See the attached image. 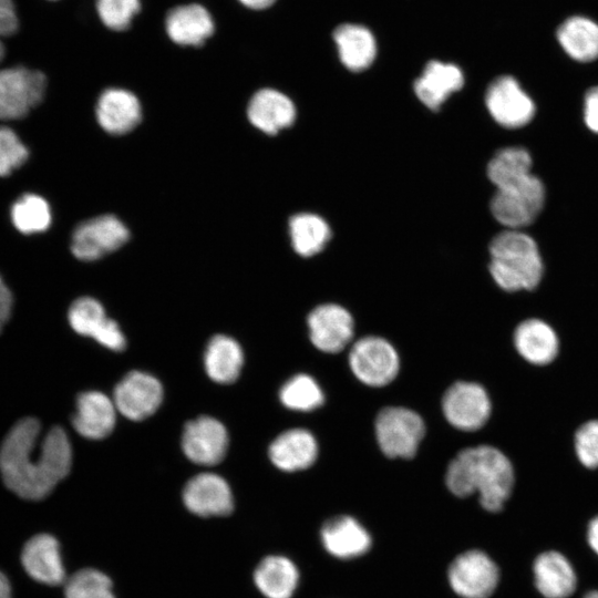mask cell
Returning a JSON list of instances; mask_svg holds the SVG:
<instances>
[{
  "label": "cell",
  "mask_w": 598,
  "mask_h": 598,
  "mask_svg": "<svg viewBox=\"0 0 598 598\" xmlns=\"http://www.w3.org/2000/svg\"><path fill=\"white\" fill-rule=\"evenodd\" d=\"M40 423L32 417L17 422L0 447V473L18 496L38 501L48 496L70 472L72 448L66 433L52 427L34 455Z\"/></svg>",
  "instance_id": "obj_1"
},
{
  "label": "cell",
  "mask_w": 598,
  "mask_h": 598,
  "mask_svg": "<svg viewBox=\"0 0 598 598\" xmlns=\"http://www.w3.org/2000/svg\"><path fill=\"white\" fill-rule=\"evenodd\" d=\"M515 482L509 458L498 448L478 445L462 450L450 463L445 483L455 496L474 493L484 509L501 512L508 501Z\"/></svg>",
  "instance_id": "obj_2"
},
{
  "label": "cell",
  "mask_w": 598,
  "mask_h": 598,
  "mask_svg": "<svg viewBox=\"0 0 598 598\" xmlns=\"http://www.w3.org/2000/svg\"><path fill=\"white\" fill-rule=\"evenodd\" d=\"M489 255V272L503 290H533L539 285L544 265L529 235L518 229L502 231L492 239Z\"/></svg>",
  "instance_id": "obj_3"
},
{
  "label": "cell",
  "mask_w": 598,
  "mask_h": 598,
  "mask_svg": "<svg viewBox=\"0 0 598 598\" xmlns=\"http://www.w3.org/2000/svg\"><path fill=\"white\" fill-rule=\"evenodd\" d=\"M545 186L534 174L526 175L496 188L491 200L495 219L508 229L530 225L545 204Z\"/></svg>",
  "instance_id": "obj_4"
},
{
  "label": "cell",
  "mask_w": 598,
  "mask_h": 598,
  "mask_svg": "<svg viewBox=\"0 0 598 598\" xmlns=\"http://www.w3.org/2000/svg\"><path fill=\"white\" fill-rule=\"evenodd\" d=\"M425 433L422 417L402 406L382 409L375 420V435L381 451L391 458H411Z\"/></svg>",
  "instance_id": "obj_5"
},
{
  "label": "cell",
  "mask_w": 598,
  "mask_h": 598,
  "mask_svg": "<svg viewBox=\"0 0 598 598\" xmlns=\"http://www.w3.org/2000/svg\"><path fill=\"white\" fill-rule=\"evenodd\" d=\"M47 78L25 66L0 69V120H19L43 99Z\"/></svg>",
  "instance_id": "obj_6"
},
{
  "label": "cell",
  "mask_w": 598,
  "mask_h": 598,
  "mask_svg": "<svg viewBox=\"0 0 598 598\" xmlns=\"http://www.w3.org/2000/svg\"><path fill=\"white\" fill-rule=\"evenodd\" d=\"M447 578L452 590L461 598H489L498 586L501 574L486 553L471 549L454 558Z\"/></svg>",
  "instance_id": "obj_7"
},
{
  "label": "cell",
  "mask_w": 598,
  "mask_h": 598,
  "mask_svg": "<svg viewBox=\"0 0 598 598\" xmlns=\"http://www.w3.org/2000/svg\"><path fill=\"white\" fill-rule=\"evenodd\" d=\"M349 363L353 374L370 386L389 384L400 369L394 347L385 339L374 336L364 337L352 346Z\"/></svg>",
  "instance_id": "obj_8"
},
{
  "label": "cell",
  "mask_w": 598,
  "mask_h": 598,
  "mask_svg": "<svg viewBox=\"0 0 598 598\" xmlns=\"http://www.w3.org/2000/svg\"><path fill=\"white\" fill-rule=\"evenodd\" d=\"M128 237V229L116 216L101 215L78 225L71 251L80 260L93 261L118 249Z\"/></svg>",
  "instance_id": "obj_9"
},
{
  "label": "cell",
  "mask_w": 598,
  "mask_h": 598,
  "mask_svg": "<svg viewBox=\"0 0 598 598\" xmlns=\"http://www.w3.org/2000/svg\"><path fill=\"white\" fill-rule=\"evenodd\" d=\"M445 419L462 431H476L489 419L492 404L485 389L474 382L452 384L442 400Z\"/></svg>",
  "instance_id": "obj_10"
},
{
  "label": "cell",
  "mask_w": 598,
  "mask_h": 598,
  "mask_svg": "<svg viewBox=\"0 0 598 598\" xmlns=\"http://www.w3.org/2000/svg\"><path fill=\"white\" fill-rule=\"evenodd\" d=\"M485 104L492 117L506 128L525 126L536 112L534 101L512 75L498 76L489 84Z\"/></svg>",
  "instance_id": "obj_11"
},
{
  "label": "cell",
  "mask_w": 598,
  "mask_h": 598,
  "mask_svg": "<svg viewBox=\"0 0 598 598\" xmlns=\"http://www.w3.org/2000/svg\"><path fill=\"white\" fill-rule=\"evenodd\" d=\"M163 400L161 382L153 375L132 371L115 386L113 402L125 417L142 421L158 409Z\"/></svg>",
  "instance_id": "obj_12"
},
{
  "label": "cell",
  "mask_w": 598,
  "mask_h": 598,
  "mask_svg": "<svg viewBox=\"0 0 598 598\" xmlns=\"http://www.w3.org/2000/svg\"><path fill=\"white\" fill-rule=\"evenodd\" d=\"M182 447L188 460L199 465H216L228 447V433L223 423L210 416H199L186 423Z\"/></svg>",
  "instance_id": "obj_13"
},
{
  "label": "cell",
  "mask_w": 598,
  "mask_h": 598,
  "mask_svg": "<svg viewBox=\"0 0 598 598\" xmlns=\"http://www.w3.org/2000/svg\"><path fill=\"white\" fill-rule=\"evenodd\" d=\"M309 337L320 351L337 353L352 340L354 322L350 312L334 303L321 305L308 316Z\"/></svg>",
  "instance_id": "obj_14"
},
{
  "label": "cell",
  "mask_w": 598,
  "mask_h": 598,
  "mask_svg": "<svg viewBox=\"0 0 598 598\" xmlns=\"http://www.w3.org/2000/svg\"><path fill=\"white\" fill-rule=\"evenodd\" d=\"M186 508L202 517L225 516L234 508V497L228 483L214 473L192 477L183 491Z\"/></svg>",
  "instance_id": "obj_15"
},
{
  "label": "cell",
  "mask_w": 598,
  "mask_h": 598,
  "mask_svg": "<svg viewBox=\"0 0 598 598\" xmlns=\"http://www.w3.org/2000/svg\"><path fill=\"white\" fill-rule=\"evenodd\" d=\"M21 561L35 581L50 586L65 582L60 545L52 535L39 534L30 538L22 549Z\"/></svg>",
  "instance_id": "obj_16"
},
{
  "label": "cell",
  "mask_w": 598,
  "mask_h": 598,
  "mask_svg": "<svg viewBox=\"0 0 598 598\" xmlns=\"http://www.w3.org/2000/svg\"><path fill=\"white\" fill-rule=\"evenodd\" d=\"M534 584L544 598H568L577 588V575L569 559L557 550L540 553L533 563Z\"/></svg>",
  "instance_id": "obj_17"
},
{
  "label": "cell",
  "mask_w": 598,
  "mask_h": 598,
  "mask_svg": "<svg viewBox=\"0 0 598 598\" xmlns=\"http://www.w3.org/2000/svg\"><path fill=\"white\" fill-rule=\"evenodd\" d=\"M324 549L339 559H352L369 551L372 539L355 518L348 515L332 517L320 530Z\"/></svg>",
  "instance_id": "obj_18"
},
{
  "label": "cell",
  "mask_w": 598,
  "mask_h": 598,
  "mask_svg": "<svg viewBox=\"0 0 598 598\" xmlns=\"http://www.w3.org/2000/svg\"><path fill=\"white\" fill-rule=\"evenodd\" d=\"M169 39L179 45H202L215 31L210 12L199 3L174 7L165 18Z\"/></svg>",
  "instance_id": "obj_19"
},
{
  "label": "cell",
  "mask_w": 598,
  "mask_h": 598,
  "mask_svg": "<svg viewBox=\"0 0 598 598\" xmlns=\"http://www.w3.org/2000/svg\"><path fill=\"white\" fill-rule=\"evenodd\" d=\"M116 411L113 400L106 394L99 391L83 392L78 396L72 423L80 435L101 440L113 431Z\"/></svg>",
  "instance_id": "obj_20"
},
{
  "label": "cell",
  "mask_w": 598,
  "mask_h": 598,
  "mask_svg": "<svg viewBox=\"0 0 598 598\" xmlns=\"http://www.w3.org/2000/svg\"><path fill=\"white\" fill-rule=\"evenodd\" d=\"M141 116L140 101L127 90L110 87L97 100V122L110 134L121 135L132 131L140 123Z\"/></svg>",
  "instance_id": "obj_21"
},
{
  "label": "cell",
  "mask_w": 598,
  "mask_h": 598,
  "mask_svg": "<svg viewBox=\"0 0 598 598\" xmlns=\"http://www.w3.org/2000/svg\"><path fill=\"white\" fill-rule=\"evenodd\" d=\"M247 115L254 126L272 135L293 123L296 107L283 93L274 89H262L249 101Z\"/></svg>",
  "instance_id": "obj_22"
},
{
  "label": "cell",
  "mask_w": 598,
  "mask_h": 598,
  "mask_svg": "<svg viewBox=\"0 0 598 598\" xmlns=\"http://www.w3.org/2000/svg\"><path fill=\"white\" fill-rule=\"evenodd\" d=\"M463 84L464 75L456 64L433 60L414 82V92L424 105L436 111Z\"/></svg>",
  "instance_id": "obj_23"
},
{
  "label": "cell",
  "mask_w": 598,
  "mask_h": 598,
  "mask_svg": "<svg viewBox=\"0 0 598 598\" xmlns=\"http://www.w3.org/2000/svg\"><path fill=\"white\" fill-rule=\"evenodd\" d=\"M514 346L523 359L535 365L550 363L559 351V340L553 327L536 318L524 320L516 327Z\"/></svg>",
  "instance_id": "obj_24"
},
{
  "label": "cell",
  "mask_w": 598,
  "mask_h": 598,
  "mask_svg": "<svg viewBox=\"0 0 598 598\" xmlns=\"http://www.w3.org/2000/svg\"><path fill=\"white\" fill-rule=\"evenodd\" d=\"M318 455L315 436L305 429L281 433L269 447V457L279 470L296 472L310 467Z\"/></svg>",
  "instance_id": "obj_25"
},
{
  "label": "cell",
  "mask_w": 598,
  "mask_h": 598,
  "mask_svg": "<svg viewBox=\"0 0 598 598\" xmlns=\"http://www.w3.org/2000/svg\"><path fill=\"white\" fill-rule=\"evenodd\" d=\"M333 40L340 61L353 72L368 69L377 56V41L364 25L343 23L336 28Z\"/></svg>",
  "instance_id": "obj_26"
},
{
  "label": "cell",
  "mask_w": 598,
  "mask_h": 598,
  "mask_svg": "<svg viewBox=\"0 0 598 598\" xmlns=\"http://www.w3.org/2000/svg\"><path fill=\"white\" fill-rule=\"evenodd\" d=\"M254 580L266 598H291L298 587L299 571L289 558L271 555L258 564Z\"/></svg>",
  "instance_id": "obj_27"
},
{
  "label": "cell",
  "mask_w": 598,
  "mask_h": 598,
  "mask_svg": "<svg viewBox=\"0 0 598 598\" xmlns=\"http://www.w3.org/2000/svg\"><path fill=\"white\" fill-rule=\"evenodd\" d=\"M556 38L571 59L584 63L598 59V23L594 20L569 17L557 28Z\"/></svg>",
  "instance_id": "obj_28"
},
{
  "label": "cell",
  "mask_w": 598,
  "mask_h": 598,
  "mask_svg": "<svg viewBox=\"0 0 598 598\" xmlns=\"http://www.w3.org/2000/svg\"><path fill=\"white\" fill-rule=\"evenodd\" d=\"M208 377L218 383L234 382L243 368L244 354L236 340L215 336L208 343L204 355Z\"/></svg>",
  "instance_id": "obj_29"
},
{
  "label": "cell",
  "mask_w": 598,
  "mask_h": 598,
  "mask_svg": "<svg viewBox=\"0 0 598 598\" xmlns=\"http://www.w3.org/2000/svg\"><path fill=\"white\" fill-rule=\"evenodd\" d=\"M289 231L293 249L303 257L321 251L330 238L328 224L321 217L310 213L292 216L289 221Z\"/></svg>",
  "instance_id": "obj_30"
},
{
  "label": "cell",
  "mask_w": 598,
  "mask_h": 598,
  "mask_svg": "<svg viewBox=\"0 0 598 598\" xmlns=\"http://www.w3.org/2000/svg\"><path fill=\"white\" fill-rule=\"evenodd\" d=\"M532 157L523 147L499 150L487 165V176L497 187L532 173Z\"/></svg>",
  "instance_id": "obj_31"
},
{
  "label": "cell",
  "mask_w": 598,
  "mask_h": 598,
  "mask_svg": "<svg viewBox=\"0 0 598 598\" xmlns=\"http://www.w3.org/2000/svg\"><path fill=\"white\" fill-rule=\"evenodd\" d=\"M51 209L48 202L35 194H24L11 208L14 227L23 234H37L47 230L51 224Z\"/></svg>",
  "instance_id": "obj_32"
},
{
  "label": "cell",
  "mask_w": 598,
  "mask_h": 598,
  "mask_svg": "<svg viewBox=\"0 0 598 598\" xmlns=\"http://www.w3.org/2000/svg\"><path fill=\"white\" fill-rule=\"evenodd\" d=\"M279 395L285 406L302 412L312 411L324 401L321 388L308 374H297L289 379L282 385Z\"/></svg>",
  "instance_id": "obj_33"
},
{
  "label": "cell",
  "mask_w": 598,
  "mask_h": 598,
  "mask_svg": "<svg viewBox=\"0 0 598 598\" xmlns=\"http://www.w3.org/2000/svg\"><path fill=\"white\" fill-rule=\"evenodd\" d=\"M111 318L103 306L91 297L76 299L69 309V322L79 334L97 339Z\"/></svg>",
  "instance_id": "obj_34"
},
{
  "label": "cell",
  "mask_w": 598,
  "mask_h": 598,
  "mask_svg": "<svg viewBox=\"0 0 598 598\" xmlns=\"http://www.w3.org/2000/svg\"><path fill=\"white\" fill-rule=\"evenodd\" d=\"M65 598H115L112 580L102 571L84 568L64 582Z\"/></svg>",
  "instance_id": "obj_35"
},
{
  "label": "cell",
  "mask_w": 598,
  "mask_h": 598,
  "mask_svg": "<svg viewBox=\"0 0 598 598\" xmlns=\"http://www.w3.org/2000/svg\"><path fill=\"white\" fill-rule=\"evenodd\" d=\"M99 18L105 27L114 31L130 28L134 17L140 12V0H95Z\"/></svg>",
  "instance_id": "obj_36"
},
{
  "label": "cell",
  "mask_w": 598,
  "mask_h": 598,
  "mask_svg": "<svg viewBox=\"0 0 598 598\" xmlns=\"http://www.w3.org/2000/svg\"><path fill=\"white\" fill-rule=\"evenodd\" d=\"M29 152L9 127L0 126V176L11 174L28 159Z\"/></svg>",
  "instance_id": "obj_37"
},
{
  "label": "cell",
  "mask_w": 598,
  "mask_h": 598,
  "mask_svg": "<svg viewBox=\"0 0 598 598\" xmlns=\"http://www.w3.org/2000/svg\"><path fill=\"white\" fill-rule=\"evenodd\" d=\"M575 452L587 468L598 467V420L584 423L575 433Z\"/></svg>",
  "instance_id": "obj_38"
},
{
  "label": "cell",
  "mask_w": 598,
  "mask_h": 598,
  "mask_svg": "<svg viewBox=\"0 0 598 598\" xmlns=\"http://www.w3.org/2000/svg\"><path fill=\"white\" fill-rule=\"evenodd\" d=\"M19 29V18L12 0H0V38L14 34Z\"/></svg>",
  "instance_id": "obj_39"
},
{
  "label": "cell",
  "mask_w": 598,
  "mask_h": 598,
  "mask_svg": "<svg viewBox=\"0 0 598 598\" xmlns=\"http://www.w3.org/2000/svg\"><path fill=\"white\" fill-rule=\"evenodd\" d=\"M584 121L590 131L598 134V85L590 87L585 95Z\"/></svg>",
  "instance_id": "obj_40"
},
{
  "label": "cell",
  "mask_w": 598,
  "mask_h": 598,
  "mask_svg": "<svg viewBox=\"0 0 598 598\" xmlns=\"http://www.w3.org/2000/svg\"><path fill=\"white\" fill-rule=\"evenodd\" d=\"M12 303V293L0 276V331L10 317Z\"/></svg>",
  "instance_id": "obj_41"
},
{
  "label": "cell",
  "mask_w": 598,
  "mask_h": 598,
  "mask_svg": "<svg viewBox=\"0 0 598 598\" xmlns=\"http://www.w3.org/2000/svg\"><path fill=\"white\" fill-rule=\"evenodd\" d=\"M587 540L589 547L598 556V516L594 517L588 524Z\"/></svg>",
  "instance_id": "obj_42"
},
{
  "label": "cell",
  "mask_w": 598,
  "mask_h": 598,
  "mask_svg": "<svg viewBox=\"0 0 598 598\" xmlns=\"http://www.w3.org/2000/svg\"><path fill=\"white\" fill-rule=\"evenodd\" d=\"M243 6L252 10H264L271 7L276 0H238Z\"/></svg>",
  "instance_id": "obj_43"
},
{
  "label": "cell",
  "mask_w": 598,
  "mask_h": 598,
  "mask_svg": "<svg viewBox=\"0 0 598 598\" xmlns=\"http://www.w3.org/2000/svg\"><path fill=\"white\" fill-rule=\"evenodd\" d=\"M0 598H11V586L8 578L0 571Z\"/></svg>",
  "instance_id": "obj_44"
},
{
  "label": "cell",
  "mask_w": 598,
  "mask_h": 598,
  "mask_svg": "<svg viewBox=\"0 0 598 598\" xmlns=\"http://www.w3.org/2000/svg\"><path fill=\"white\" fill-rule=\"evenodd\" d=\"M584 598H598V590H590L588 591Z\"/></svg>",
  "instance_id": "obj_45"
},
{
  "label": "cell",
  "mask_w": 598,
  "mask_h": 598,
  "mask_svg": "<svg viewBox=\"0 0 598 598\" xmlns=\"http://www.w3.org/2000/svg\"><path fill=\"white\" fill-rule=\"evenodd\" d=\"M4 54H6V48L0 38V61H2V59L4 58Z\"/></svg>",
  "instance_id": "obj_46"
},
{
  "label": "cell",
  "mask_w": 598,
  "mask_h": 598,
  "mask_svg": "<svg viewBox=\"0 0 598 598\" xmlns=\"http://www.w3.org/2000/svg\"><path fill=\"white\" fill-rule=\"evenodd\" d=\"M50 1H56V0H50Z\"/></svg>",
  "instance_id": "obj_47"
}]
</instances>
